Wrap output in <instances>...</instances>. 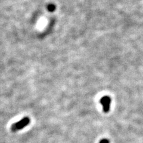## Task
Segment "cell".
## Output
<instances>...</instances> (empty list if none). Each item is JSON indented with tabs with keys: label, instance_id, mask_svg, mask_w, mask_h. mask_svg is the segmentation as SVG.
<instances>
[{
	"label": "cell",
	"instance_id": "6da1fadb",
	"mask_svg": "<svg viewBox=\"0 0 143 143\" xmlns=\"http://www.w3.org/2000/svg\"><path fill=\"white\" fill-rule=\"evenodd\" d=\"M30 123V119L27 117H25L23 118L19 122H16L14 124H13L11 127V129L13 132H16L20 129H23V128L26 127L29 125Z\"/></svg>",
	"mask_w": 143,
	"mask_h": 143
},
{
	"label": "cell",
	"instance_id": "7a4b0ae2",
	"mask_svg": "<svg viewBox=\"0 0 143 143\" xmlns=\"http://www.w3.org/2000/svg\"><path fill=\"white\" fill-rule=\"evenodd\" d=\"M100 101L103 106V111L105 113H107L110 109L111 101H112L110 97L109 96H104L101 98Z\"/></svg>",
	"mask_w": 143,
	"mask_h": 143
},
{
	"label": "cell",
	"instance_id": "3957f363",
	"mask_svg": "<svg viewBox=\"0 0 143 143\" xmlns=\"http://www.w3.org/2000/svg\"><path fill=\"white\" fill-rule=\"evenodd\" d=\"M48 9L49 11H53L55 9V6L54 5H52V4H50L48 6Z\"/></svg>",
	"mask_w": 143,
	"mask_h": 143
},
{
	"label": "cell",
	"instance_id": "277c9868",
	"mask_svg": "<svg viewBox=\"0 0 143 143\" xmlns=\"http://www.w3.org/2000/svg\"><path fill=\"white\" fill-rule=\"evenodd\" d=\"M99 143H110L109 140L107 139H102Z\"/></svg>",
	"mask_w": 143,
	"mask_h": 143
}]
</instances>
